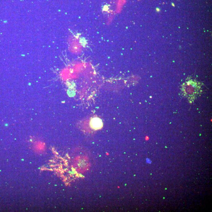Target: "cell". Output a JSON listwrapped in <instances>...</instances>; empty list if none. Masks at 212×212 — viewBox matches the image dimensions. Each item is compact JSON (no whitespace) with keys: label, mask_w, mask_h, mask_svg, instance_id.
Returning <instances> with one entry per match:
<instances>
[{"label":"cell","mask_w":212,"mask_h":212,"mask_svg":"<svg viewBox=\"0 0 212 212\" xmlns=\"http://www.w3.org/2000/svg\"><path fill=\"white\" fill-rule=\"evenodd\" d=\"M90 125L92 128L95 130L99 129L103 127V122L100 119L98 118H93L90 121Z\"/></svg>","instance_id":"cell-1"},{"label":"cell","mask_w":212,"mask_h":212,"mask_svg":"<svg viewBox=\"0 0 212 212\" xmlns=\"http://www.w3.org/2000/svg\"><path fill=\"white\" fill-rule=\"evenodd\" d=\"M147 163L148 164H150L151 163V160H150V159H148V158H147Z\"/></svg>","instance_id":"cell-2"}]
</instances>
